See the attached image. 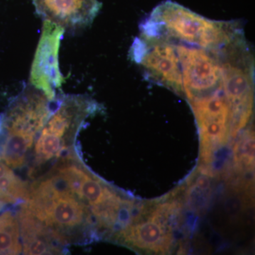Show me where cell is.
Wrapping results in <instances>:
<instances>
[{"label":"cell","mask_w":255,"mask_h":255,"mask_svg":"<svg viewBox=\"0 0 255 255\" xmlns=\"http://www.w3.org/2000/svg\"><path fill=\"white\" fill-rule=\"evenodd\" d=\"M242 33L236 23L208 19L170 1L157 6L141 26L143 36L207 50L221 48Z\"/></svg>","instance_id":"cell-1"},{"label":"cell","mask_w":255,"mask_h":255,"mask_svg":"<svg viewBox=\"0 0 255 255\" xmlns=\"http://www.w3.org/2000/svg\"><path fill=\"white\" fill-rule=\"evenodd\" d=\"M221 89L231 107L233 133L246 127L253 113L254 61L243 33L219 48Z\"/></svg>","instance_id":"cell-2"},{"label":"cell","mask_w":255,"mask_h":255,"mask_svg":"<svg viewBox=\"0 0 255 255\" xmlns=\"http://www.w3.org/2000/svg\"><path fill=\"white\" fill-rule=\"evenodd\" d=\"M130 55L151 80L183 94L180 61L173 42L140 35L132 43Z\"/></svg>","instance_id":"cell-3"},{"label":"cell","mask_w":255,"mask_h":255,"mask_svg":"<svg viewBox=\"0 0 255 255\" xmlns=\"http://www.w3.org/2000/svg\"><path fill=\"white\" fill-rule=\"evenodd\" d=\"M174 44L180 61L183 94L189 100L221 88L219 48L207 50L184 43Z\"/></svg>","instance_id":"cell-4"},{"label":"cell","mask_w":255,"mask_h":255,"mask_svg":"<svg viewBox=\"0 0 255 255\" xmlns=\"http://www.w3.org/2000/svg\"><path fill=\"white\" fill-rule=\"evenodd\" d=\"M27 209L56 235L63 246L70 242L69 236L91 222L85 203L75 193H57L41 205Z\"/></svg>","instance_id":"cell-5"},{"label":"cell","mask_w":255,"mask_h":255,"mask_svg":"<svg viewBox=\"0 0 255 255\" xmlns=\"http://www.w3.org/2000/svg\"><path fill=\"white\" fill-rule=\"evenodd\" d=\"M64 28L50 21H43L41 38L30 74V84L46 94L50 101L55 100L56 90L61 87L58 54Z\"/></svg>","instance_id":"cell-6"},{"label":"cell","mask_w":255,"mask_h":255,"mask_svg":"<svg viewBox=\"0 0 255 255\" xmlns=\"http://www.w3.org/2000/svg\"><path fill=\"white\" fill-rule=\"evenodd\" d=\"M190 101L206 157L213 147L223 143L227 137L231 124V107L221 89Z\"/></svg>","instance_id":"cell-7"},{"label":"cell","mask_w":255,"mask_h":255,"mask_svg":"<svg viewBox=\"0 0 255 255\" xmlns=\"http://www.w3.org/2000/svg\"><path fill=\"white\" fill-rule=\"evenodd\" d=\"M37 13L44 21L65 30H76L90 24L100 10L97 0H33Z\"/></svg>","instance_id":"cell-8"},{"label":"cell","mask_w":255,"mask_h":255,"mask_svg":"<svg viewBox=\"0 0 255 255\" xmlns=\"http://www.w3.org/2000/svg\"><path fill=\"white\" fill-rule=\"evenodd\" d=\"M20 235L22 239L24 255H58L63 251L56 235L39 219L30 212L24 205L18 212Z\"/></svg>","instance_id":"cell-9"},{"label":"cell","mask_w":255,"mask_h":255,"mask_svg":"<svg viewBox=\"0 0 255 255\" xmlns=\"http://www.w3.org/2000/svg\"><path fill=\"white\" fill-rule=\"evenodd\" d=\"M121 236L130 246L155 252L165 251L171 241L165 226L152 218L140 224L128 226Z\"/></svg>","instance_id":"cell-10"},{"label":"cell","mask_w":255,"mask_h":255,"mask_svg":"<svg viewBox=\"0 0 255 255\" xmlns=\"http://www.w3.org/2000/svg\"><path fill=\"white\" fill-rule=\"evenodd\" d=\"M28 192L24 183L9 166L0 161V211L8 204L26 200Z\"/></svg>","instance_id":"cell-11"},{"label":"cell","mask_w":255,"mask_h":255,"mask_svg":"<svg viewBox=\"0 0 255 255\" xmlns=\"http://www.w3.org/2000/svg\"><path fill=\"white\" fill-rule=\"evenodd\" d=\"M22 252L18 219L10 211L0 214V255H19Z\"/></svg>","instance_id":"cell-12"},{"label":"cell","mask_w":255,"mask_h":255,"mask_svg":"<svg viewBox=\"0 0 255 255\" xmlns=\"http://www.w3.org/2000/svg\"><path fill=\"white\" fill-rule=\"evenodd\" d=\"M66 139L52 133L43 127L36 142V159L38 162H46L54 157H58L66 149Z\"/></svg>","instance_id":"cell-13"},{"label":"cell","mask_w":255,"mask_h":255,"mask_svg":"<svg viewBox=\"0 0 255 255\" xmlns=\"http://www.w3.org/2000/svg\"><path fill=\"white\" fill-rule=\"evenodd\" d=\"M114 194L110 189L106 187L98 179L92 177L88 172L82 181L77 196L83 202L87 201L92 209L105 202Z\"/></svg>","instance_id":"cell-14"},{"label":"cell","mask_w":255,"mask_h":255,"mask_svg":"<svg viewBox=\"0 0 255 255\" xmlns=\"http://www.w3.org/2000/svg\"><path fill=\"white\" fill-rule=\"evenodd\" d=\"M253 137H249L243 142L241 147V157L246 163L252 164L254 162L255 142Z\"/></svg>","instance_id":"cell-15"}]
</instances>
